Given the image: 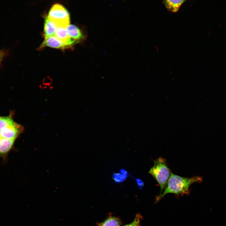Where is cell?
<instances>
[{
	"instance_id": "cell-2",
	"label": "cell",
	"mask_w": 226,
	"mask_h": 226,
	"mask_svg": "<svg viewBox=\"0 0 226 226\" xmlns=\"http://www.w3.org/2000/svg\"><path fill=\"white\" fill-rule=\"evenodd\" d=\"M165 159L160 157L154 161V164L148 173L156 180L160 188V194L164 189L171 174Z\"/></svg>"
},
{
	"instance_id": "cell-12",
	"label": "cell",
	"mask_w": 226,
	"mask_h": 226,
	"mask_svg": "<svg viewBox=\"0 0 226 226\" xmlns=\"http://www.w3.org/2000/svg\"><path fill=\"white\" fill-rule=\"evenodd\" d=\"M6 55V52L5 51L0 50V64Z\"/></svg>"
},
{
	"instance_id": "cell-3",
	"label": "cell",
	"mask_w": 226,
	"mask_h": 226,
	"mask_svg": "<svg viewBox=\"0 0 226 226\" xmlns=\"http://www.w3.org/2000/svg\"><path fill=\"white\" fill-rule=\"evenodd\" d=\"M47 17L56 23L58 26L66 27L69 24V13L66 9L60 4L56 3L52 5Z\"/></svg>"
},
{
	"instance_id": "cell-8",
	"label": "cell",
	"mask_w": 226,
	"mask_h": 226,
	"mask_svg": "<svg viewBox=\"0 0 226 226\" xmlns=\"http://www.w3.org/2000/svg\"><path fill=\"white\" fill-rule=\"evenodd\" d=\"M15 140L2 139L0 140V157L5 156L12 149Z\"/></svg>"
},
{
	"instance_id": "cell-6",
	"label": "cell",
	"mask_w": 226,
	"mask_h": 226,
	"mask_svg": "<svg viewBox=\"0 0 226 226\" xmlns=\"http://www.w3.org/2000/svg\"><path fill=\"white\" fill-rule=\"evenodd\" d=\"M66 30L67 35L70 38L79 42L85 39V35L81 30L75 25L69 24L66 27Z\"/></svg>"
},
{
	"instance_id": "cell-1",
	"label": "cell",
	"mask_w": 226,
	"mask_h": 226,
	"mask_svg": "<svg viewBox=\"0 0 226 226\" xmlns=\"http://www.w3.org/2000/svg\"><path fill=\"white\" fill-rule=\"evenodd\" d=\"M202 180V178L200 176L186 178L180 176L171 172L164 191L156 196L155 203L158 202L169 193L188 195L190 193L189 187L190 185L193 183H201Z\"/></svg>"
},
{
	"instance_id": "cell-13",
	"label": "cell",
	"mask_w": 226,
	"mask_h": 226,
	"mask_svg": "<svg viewBox=\"0 0 226 226\" xmlns=\"http://www.w3.org/2000/svg\"><path fill=\"white\" fill-rule=\"evenodd\" d=\"M137 183L138 185V187L140 188H142L143 185V182L139 179H138L137 180Z\"/></svg>"
},
{
	"instance_id": "cell-10",
	"label": "cell",
	"mask_w": 226,
	"mask_h": 226,
	"mask_svg": "<svg viewBox=\"0 0 226 226\" xmlns=\"http://www.w3.org/2000/svg\"><path fill=\"white\" fill-rule=\"evenodd\" d=\"M121 222L118 218L110 216L103 222L98 223L97 226H120Z\"/></svg>"
},
{
	"instance_id": "cell-11",
	"label": "cell",
	"mask_w": 226,
	"mask_h": 226,
	"mask_svg": "<svg viewBox=\"0 0 226 226\" xmlns=\"http://www.w3.org/2000/svg\"><path fill=\"white\" fill-rule=\"evenodd\" d=\"M143 219V216L140 214L137 213L135 216V218L132 222L124 226H141V221Z\"/></svg>"
},
{
	"instance_id": "cell-7",
	"label": "cell",
	"mask_w": 226,
	"mask_h": 226,
	"mask_svg": "<svg viewBox=\"0 0 226 226\" xmlns=\"http://www.w3.org/2000/svg\"><path fill=\"white\" fill-rule=\"evenodd\" d=\"M58 26L56 23L47 16H46L45 17L44 27L45 38L53 35Z\"/></svg>"
},
{
	"instance_id": "cell-9",
	"label": "cell",
	"mask_w": 226,
	"mask_h": 226,
	"mask_svg": "<svg viewBox=\"0 0 226 226\" xmlns=\"http://www.w3.org/2000/svg\"><path fill=\"white\" fill-rule=\"evenodd\" d=\"M185 1L184 0H164L163 1L165 7L169 11L175 12L179 10L181 5Z\"/></svg>"
},
{
	"instance_id": "cell-4",
	"label": "cell",
	"mask_w": 226,
	"mask_h": 226,
	"mask_svg": "<svg viewBox=\"0 0 226 226\" xmlns=\"http://www.w3.org/2000/svg\"><path fill=\"white\" fill-rule=\"evenodd\" d=\"M46 46L65 50L72 47L63 42L54 35L45 38L42 43L39 47L40 49Z\"/></svg>"
},
{
	"instance_id": "cell-5",
	"label": "cell",
	"mask_w": 226,
	"mask_h": 226,
	"mask_svg": "<svg viewBox=\"0 0 226 226\" xmlns=\"http://www.w3.org/2000/svg\"><path fill=\"white\" fill-rule=\"evenodd\" d=\"M53 35L63 42L71 46L79 42L68 35L67 32L66 27L64 26L57 27Z\"/></svg>"
}]
</instances>
